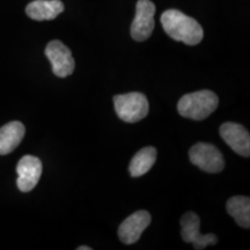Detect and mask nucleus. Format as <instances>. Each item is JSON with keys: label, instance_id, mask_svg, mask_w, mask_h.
Instances as JSON below:
<instances>
[{"label": "nucleus", "instance_id": "8", "mask_svg": "<svg viewBox=\"0 0 250 250\" xmlns=\"http://www.w3.org/2000/svg\"><path fill=\"white\" fill-rule=\"evenodd\" d=\"M43 166L37 156L24 155L17 166L18 188L20 191L29 192L39 183Z\"/></svg>", "mask_w": 250, "mask_h": 250}, {"label": "nucleus", "instance_id": "2", "mask_svg": "<svg viewBox=\"0 0 250 250\" xmlns=\"http://www.w3.org/2000/svg\"><path fill=\"white\" fill-rule=\"evenodd\" d=\"M218 95L212 90L203 89L183 95L177 103V111L181 116L193 121L208 118L218 108Z\"/></svg>", "mask_w": 250, "mask_h": 250}, {"label": "nucleus", "instance_id": "14", "mask_svg": "<svg viewBox=\"0 0 250 250\" xmlns=\"http://www.w3.org/2000/svg\"><path fill=\"white\" fill-rule=\"evenodd\" d=\"M227 212L243 228L250 227V201L248 197L234 196L228 199L226 204Z\"/></svg>", "mask_w": 250, "mask_h": 250}, {"label": "nucleus", "instance_id": "11", "mask_svg": "<svg viewBox=\"0 0 250 250\" xmlns=\"http://www.w3.org/2000/svg\"><path fill=\"white\" fill-rule=\"evenodd\" d=\"M64 12L61 0H34L27 6L26 13L35 21L54 20Z\"/></svg>", "mask_w": 250, "mask_h": 250}, {"label": "nucleus", "instance_id": "7", "mask_svg": "<svg viewBox=\"0 0 250 250\" xmlns=\"http://www.w3.org/2000/svg\"><path fill=\"white\" fill-rule=\"evenodd\" d=\"M45 56L52 65V72L58 78H66L73 73L76 62L72 57L71 50L61 41L49 42L45 48Z\"/></svg>", "mask_w": 250, "mask_h": 250}, {"label": "nucleus", "instance_id": "4", "mask_svg": "<svg viewBox=\"0 0 250 250\" xmlns=\"http://www.w3.org/2000/svg\"><path fill=\"white\" fill-rule=\"evenodd\" d=\"M189 159L192 165L206 173H220L225 168L224 156L212 144L197 143L189 151Z\"/></svg>", "mask_w": 250, "mask_h": 250}, {"label": "nucleus", "instance_id": "12", "mask_svg": "<svg viewBox=\"0 0 250 250\" xmlns=\"http://www.w3.org/2000/svg\"><path fill=\"white\" fill-rule=\"evenodd\" d=\"M24 133V125L18 121L0 127V155H7L13 152L22 142Z\"/></svg>", "mask_w": 250, "mask_h": 250}, {"label": "nucleus", "instance_id": "1", "mask_svg": "<svg viewBox=\"0 0 250 250\" xmlns=\"http://www.w3.org/2000/svg\"><path fill=\"white\" fill-rule=\"evenodd\" d=\"M161 24L166 33L177 42L187 45H197L202 42L204 31L193 18L177 9H168L161 15Z\"/></svg>", "mask_w": 250, "mask_h": 250}, {"label": "nucleus", "instance_id": "3", "mask_svg": "<svg viewBox=\"0 0 250 250\" xmlns=\"http://www.w3.org/2000/svg\"><path fill=\"white\" fill-rule=\"evenodd\" d=\"M115 111L122 121L137 123L148 115V100L139 92H131L114 96Z\"/></svg>", "mask_w": 250, "mask_h": 250}, {"label": "nucleus", "instance_id": "15", "mask_svg": "<svg viewBox=\"0 0 250 250\" xmlns=\"http://www.w3.org/2000/svg\"><path fill=\"white\" fill-rule=\"evenodd\" d=\"M77 249L78 250H92V248H90V247H88V246H80V247H78Z\"/></svg>", "mask_w": 250, "mask_h": 250}, {"label": "nucleus", "instance_id": "9", "mask_svg": "<svg viewBox=\"0 0 250 250\" xmlns=\"http://www.w3.org/2000/svg\"><path fill=\"white\" fill-rule=\"evenodd\" d=\"M151 214L147 211H137L127 217L118 228V237L125 245H133L151 224Z\"/></svg>", "mask_w": 250, "mask_h": 250}, {"label": "nucleus", "instance_id": "13", "mask_svg": "<svg viewBox=\"0 0 250 250\" xmlns=\"http://www.w3.org/2000/svg\"><path fill=\"white\" fill-rule=\"evenodd\" d=\"M156 160V149L147 146L136 153L130 162L129 171L132 177H140L145 175L153 167Z\"/></svg>", "mask_w": 250, "mask_h": 250}, {"label": "nucleus", "instance_id": "10", "mask_svg": "<svg viewBox=\"0 0 250 250\" xmlns=\"http://www.w3.org/2000/svg\"><path fill=\"white\" fill-rule=\"evenodd\" d=\"M220 136L236 154L248 158L250 155V136L241 124L227 122L220 126Z\"/></svg>", "mask_w": 250, "mask_h": 250}, {"label": "nucleus", "instance_id": "5", "mask_svg": "<svg viewBox=\"0 0 250 250\" xmlns=\"http://www.w3.org/2000/svg\"><path fill=\"white\" fill-rule=\"evenodd\" d=\"M181 236L183 241L192 243L197 250L205 249L206 247L213 246L218 242V237L214 234H202L199 230L201 219L193 212H187L181 218Z\"/></svg>", "mask_w": 250, "mask_h": 250}, {"label": "nucleus", "instance_id": "6", "mask_svg": "<svg viewBox=\"0 0 250 250\" xmlns=\"http://www.w3.org/2000/svg\"><path fill=\"white\" fill-rule=\"evenodd\" d=\"M155 5L151 0H138L136 17L131 24V36L137 42H144L152 35L154 29Z\"/></svg>", "mask_w": 250, "mask_h": 250}]
</instances>
